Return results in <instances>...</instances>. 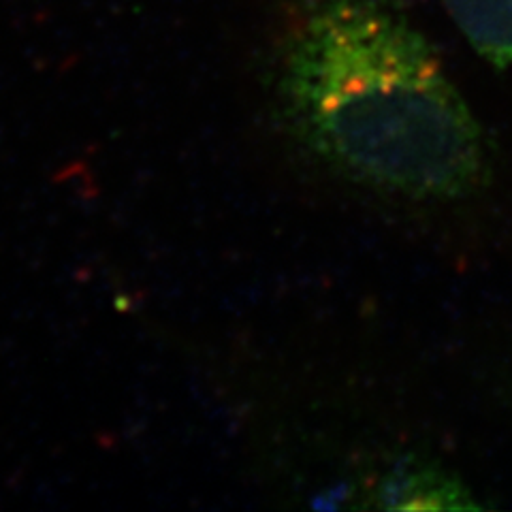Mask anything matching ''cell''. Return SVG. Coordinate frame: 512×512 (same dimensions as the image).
<instances>
[{"label": "cell", "instance_id": "cell-2", "mask_svg": "<svg viewBox=\"0 0 512 512\" xmlns=\"http://www.w3.org/2000/svg\"><path fill=\"white\" fill-rule=\"evenodd\" d=\"M380 508L393 510H476L474 493L461 480L436 463L408 461L382 480Z\"/></svg>", "mask_w": 512, "mask_h": 512}, {"label": "cell", "instance_id": "cell-3", "mask_svg": "<svg viewBox=\"0 0 512 512\" xmlns=\"http://www.w3.org/2000/svg\"><path fill=\"white\" fill-rule=\"evenodd\" d=\"M442 5L478 56L512 71V0H442Z\"/></svg>", "mask_w": 512, "mask_h": 512}, {"label": "cell", "instance_id": "cell-1", "mask_svg": "<svg viewBox=\"0 0 512 512\" xmlns=\"http://www.w3.org/2000/svg\"><path fill=\"white\" fill-rule=\"evenodd\" d=\"M288 131L348 182L416 201L468 197L487 141L397 0H306L276 62Z\"/></svg>", "mask_w": 512, "mask_h": 512}]
</instances>
